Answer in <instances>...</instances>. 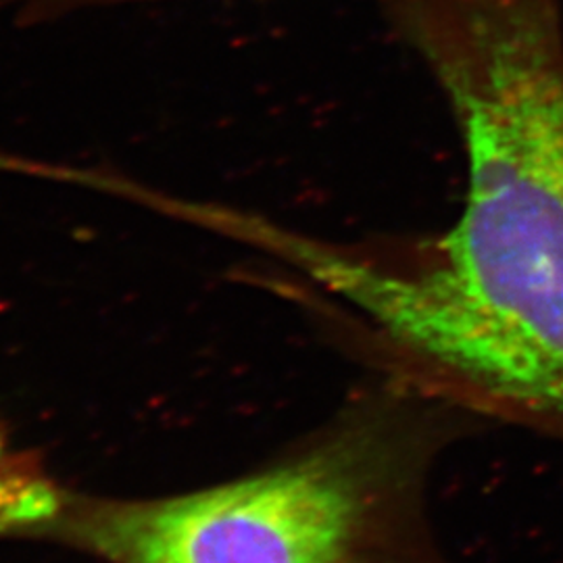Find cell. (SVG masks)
<instances>
[{"instance_id": "1", "label": "cell", "mask_w": 563, "mask_h": 563, "mask_svg": "<svg viewBox=\"0 0 563 563\" xmlns=\"http://www.w3.org/2000/svg\"><path fill=\"white\" fill-rule=\"evenodd\" d=\"M265 244L369 325L405 369L460 399L563 430V267L457 274L272 225Z\"/></svg>"}, {"instance_id": "2", "label": "cell", "mask_w": 563, "mask_h": 563, "mask_svg": "<svg viewBox=\"0 0 563 563\" xmlns=\"http://www.w3.org/2000/svg\"><path fill=\"white\" fill-rule=\"evenodd\" d=\"M384 462L372 437L346 434L201 493L81 505L59 526L115 563H372Z\"/></svg>"}]
</instances>
